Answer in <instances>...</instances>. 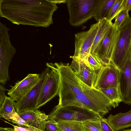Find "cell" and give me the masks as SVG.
<instances>
[{
  "label": "cell",
  "mask_w": 131,
  "mask_h": 131,
  "mask_svg": "<svg viewBox=\"0 0 131 131\" xmlns=\"http://www.w3.org/2000/svg\"><path fill=\"white\" fill-rule=\"evenodd\" d=\"M101 90L105 94L112 103L113 108L118 106L122 102L119 86L116 87L101 88Z\"/></svg>",
  "instance_id": "19"
},
{
  "label": "cell",
  "mask_w": 131,
  "mask_h": 131,
  "mask_svg": "<svg viewBox=\"0 0 131 131\" xmlns=\"http://www.w3.org/2000/svg\"><path fill=\"white\" fill-rule=\"evenodd\" d=\"M118 29L119 37L111 64L120 70L125 63L131 51V17L127 19Z\"/></svg>",
  "instance_id": "5"
},
{
  "label": "cell",
  "mask_w": 131,
  "mask_h": 131,
  "mask_svg": "<svg viewBox=\"0 0 131 131\" xmlns=\"http://www.w3.org/2000/svg\"><path fill=\"white\" fill-rule=\"evenodd\" d=\"M47 66L56 69L59 75L58 106L84 108L103 117L113 108L111 101L101 90L90 86L77 77L69 63H48Z\"/></svg>",
  "instance_id": "1"
},
{
  "label": "cell",
  "mask_w": 131,
  "mask_h": 131,
  "mask_svg": "<svg viewBox=\"0 0 131 131\" xmlns=\"http://www.w3.org/2000/svg\"><path fill=\"white\" fill-rule=\"evenodd\" d=\"M130 10L131 11V8H130V10Z\"/></svg>",
  "instance_id": "34"
},
{
  "label": "cell",
  "mask_w": 131,
  "mask_h": 131,
  "mask_svg": "<svg viewBox=\"0 0 131 131\" xmlns=\"http://www.w3.org/2000/svg\"><path fill=\"white\" fill-rule=\"evenodd\" d=\"M11 98L7 96L1 108L0 117L8 121L16 113L15 108V102Z\"/></svg>",
  "instance_id": "17"
},
{
  "label": "cell",
  "mask_w": 131,
  "mask_h": 131,
  "mask_svg": "<svg viewBox=\"0 0 131 131\" xmlns=\"http://www.w3.org/2000/svg\"><path fill=\"white\" fill-rule=\"evenodd\" d=\"M47 73L41 90L36 107L38 109L58 94L60 81L58 71L53 68Z\"/></svg>",
  "instance_id": "9"
},
{
  "label": "cell",
  "mask_w": 131,
  "mask_h": 131,
  "mask_svg": "<svg viewBox=\"0 0 131 131\" xmlns=\"http://www.w3.org/2000/svg\"><path fill=\"white\" fill-rule=\"evenodd\" d=\"M45 126L46 128L49 131H60L57 123L51 121H46Z\"/></svg>",
  "instance_id": "27"
},
{
  "label": "cell",
  "mask_w": 131,
  "mask_h": 131,
  "mask_svg": "<svg viewBox=\"0 0 131 131\" xmlns=\"http://www.w3.org/2000/svg\"><path fill=\"white\" fill-rule=\"evenodd\" d=\"M101 0H67L70 25L79 26L94 17Z\"/></svg>",
  "instance_id": "3"
},
{
  "label": "cell",
  "mask_w": 131,
  "mask_h": 131,
  "mask_svg": "<svg viewBox=\"0 0 131 131\" xmlns=\"http://www.w3.org/2000/svg\"><path fill=\"white\" fill-rule=\"evenodd\" d=\"M14 128H12L0 127V131H14Z\"/></svg>",
  "instance_id": "31"
},
{
  "label": "cell",
  "mask_w": 131,
  "mask_h": 131,
  "mask_svg": "<svg viewBox=\"0 0 131 131\" xmlns=\"http://www.w3.org/2000/svg\"><path fill=\"white\" fill-rule=\"evenodd\" d=\"M28 125L45 131V123L48 115L38 109L28 110L18 114Z\"/></svg>",
  "instance_id": "14"
},
{
  "label": "cell",
  "mask_w": 131,
  "mask_h": 131,
  "mask_svg": "<svg viewBox=\"0 0 131 131\" xmlns=\"http://www.w3.org/2000/svg\"><path fill=\"white\" fill-rule=\"evenodd\" d=\"M71 57L72 60L70 65L76 75L86 84L94 88L96 78V71L89 67L84 61L73 56Z\"/></svg>",
  "instance_id": "13"
},
{
  "label": "cell",
  "mask_w": 131,
  "mask_h": 131,
  "mask_svg": "<svg viewBox=\"0 0 131 131\" xmlns=\"http://www.w3.org/2000/svg\"><path fill=\"white\" fill-rule=\"evenodd\" d=\"M6 89L3 85H0V108H1L7 96L5 94Z\"/></svg>",
  "instance_id": "28"
},
{
  "label": "cell",
  "mask_w": 131,
  "mask_h": 131,
  "mask_svg": "<svg viewBox=\"0 0 131 131\" xmlns=\"http://www.w3.org/2000/svg\"><path fill=\"white\" fill-rule=\"evenodd\" d=\"M84 61L89 67L95 71L99 70L103 66L93 54L90 53Z\"/></svg>",
  "instance_id": "23"
},
{
  "label": "cell",
  "mask_w": 131,
  "mask_h": 131,
  "mask_svg": "<svg viewBox=\"0 0 131 131\" xmlns=\"http://www.w3.org/2000/svg\"><path fill=\"white\" fill-rule=\"evenodd\" d=\"M119 31L113 24L92 54L103 65L111 64L112 56L116 48Z\"/></svg>",
  "instance_id": "6"
},
{
  "label": "cell",
  "mask_w": 131,
  "mask_h": 131,
  "mask_svg": "<svg viewBox=\"0 0 131 131\" xmlns=\"http://www.w3.org/2000/svg\"><path fill=\"white\" fill-rule=\"evenodd\" d=\"M5 122L13 126L14 129V131H34V130L30 128L20 127L12 125L6 121H5Z\"/></svg>",
  "instance_id": "29"
},
{
  "label": "cell",
  "mask_w": 131,
  "mask_h": 131,
  "mask_svg": "<svg viewBox=\"0 0 131 131\" xmlns=\"http://www.w3.org/2000/svg\"><path fill=\"white\" fill-rule=\"evenodd\" d=\"M99 29V22L92 24L87 31L75 35V51L73 57L84 61L90 53Z\"/></svg>",
  "instance_id": "7"
},
{
  "label": "cell",
  "mask_w": 131,
  "mask_h": 131,
  "mask_svg": "<svg viewBox=\"0 0 131 131\" xmlns=\"http://www.w3.org/2000/svg\"><path fill=\"white\" fill-rule=\"evenodd\" d=\"M47 67L40 74L39 79L33 87L21 99L15 103V108L18 114L28 110H35L46 76L50 70Z\"/></svg>",
  "instance_id": "8"
},
{
  "label": "cell",
  "mask_w": 131,
  "mask_h": 131,
  "mask_svg": "<svg viewBox=\"0 0 131 131\" xmlns=\"http://www.w3.org/2000/svg\"><path fill=\"white\" fill-rule=\"evenodd\" d=\"M99 22V29L91 49L90 53L92 54L107 33L113 23L106 18Z\"/></svg>",
  "instance_id": "16"
},
{
  "label": "cell",
  "mask_w": 131,
  "mask_h": 131,
  "mask_svg": "<svg viewBox=\"0 0 131 131\" xmlns=\"http://www.w3.org/2000/svg\"><path fill=\"white\" fill-rule=\"evenodd\" d=\"M124 1V0H115L106 18L107 19L112 21L118 14L123 11L122 4Z\"/></svg>",
  "instance_id": "21"
},
{
  "label": "cell",
  "mask_w": 131,
  "mask_h": 131,
  "mask_svg": "<svg viewBox=\"0 0 131 131\" xmlns=\"http://www.w3.org/2000/svg\"><path fill=\"white\" fill-rule=\"evenodd\" d=\"M111 126L116 131L131 126V110L128 112H120L113 115L110 114L107 118Z\"/></svg>",
  "instance_id": "15"
},
{
  "label": "cell",
  "mask_w": 131,
  "mask_h": 131,
  "mask_svg": "<svg viewBox=\"0 0 131 131\" xmlns=\"http://www.w3.org/2000/svg\"><path fill=\"white\" fill-rule=\"evenodd\" d=\"M123 5L124 10L129 11L131 8V0H124Z\"/></svg>",
  "instance_id": "30"
},
{
  "label": "cell",
  "mask_w": 131,
  "mask_h": 131,
  "mask_svg": "<svg viewBox=\"0 0 131 131\" xmlns=\"http://www.w3.org/2000/svg\"><path fill=\"white\" fill-rule=\"evenodd\" d=\"M39 74H29L23 80L16 82L9 90L7 94L15 101L23 97L36 84L40 77Z\"/></svg>",
  "instance_id": "12"
},
{
  "label": "cell",
  "mask_w": 131,
  "mask_h": 131,
  "mask_svg": "<svg viewBox=\"0 0 131 131\" xmlns=\"http://www.w3.org/2000/svg\"><path fill=\"white\" fill-rule=\"evenodd\" d=\"M0 16L13 23L47 27L58 8L52 0H0Z\"/></svg>",
  "instance_id": "2"
},
{
  "label": "cell",
  "mask_w": 131,
  "mask_h": 131,
  "mask_svg": "<svg viewBox=\"0 0 131 131\" xmlns=\"http://www.w3.org/2000/svg\"><path fill=\"white\" fill-rule=\"evenodd\" d=\"M100 119L88 120L82 122L84 131H102Z\"/></svg>",
  "instance_id": "22"
},
{
  "label": "cell",
  "mask_w": 131,
  "mask_h": 131,
  "mask_svg": "<svg viewBox=\"0 0 131 131\" xmlns=\"http://www.w3.org/2000/svg\"><path fill=\"white\" fill-rule=\"evenodd\" d=\"M120 70L119 87L122 102L131 105V51L125 63Z\"/></svg>",
  "instance_id": "11"
},
{
  "label": "cell",
  "mask_w": 131,
  "mask_h": 131,
  "mask_svg": "<svg viewBox=\"0 0 131 131\" xmlns=\"http://www.w3.org/2000/svg\"><path fill=\"white\" fill-rule=\"evenodd\" d=\"M52 1L55 3L60 4L66 3L67 0H52Z\"/></svg>",
  "instance_id": "32"
},
{
  "label": "cell",
  "mask_w": 131,
  "mask_h": 131,
  "mask_svg": "<svg viewBox=\"0 0 131 131\" xmlns=\"http://www.w3.org/2000/svg\"><path fill=\"white\" fill-rule=\"evenodd\" d=\"M100 121L102 131H116L108 123L107 119L102 117Z\"/></svg>",
  "instance_id": "26"
},
{
  "label": "cell",
  "mask_w": 131,
  "mask_h": 131,
  "mask_svg": "<svg viewBox=\"0 0 131 131\" xmlns=\"http://www.w3.org/2000/svg\"><path fill=\"white\" fill-rule=\"evenodd\" d=\"M120 131H131V129H124Z\"/></svg>",
  "instance_id": "33"
},
{
  "label": "cell",
  "mask_w": 131,
  "mask_h": 131,
  "mask_svg": "<svg viewBox=\"0 0 131 131\" xmlns=\"http://www.w3.org/2000/svg\"><path fill=\"white\" fill-rule=\"evenodd\" d=\"M129 10H125L118 14L115 18L113 25L118 29L127 19L130 17L128 13Z\"/></svg>",
  "instance_id": "25"
},
{
  "label": "cell",
  "mask_w": 131,
  "mask_h": 131,
  "mask_svg": "<svg viewBox=\"0 0 131 131\" xmlns=\"http://www.w3.org/2000/svg\"><path fill=\"white\" fill-rule=\"evenodd\" d=\"M9 121L12 122L13 124H17L19 127L30 128L34 130V131H45L29 125L21 118L17 113L11 118V119Z\"/></svg>",
  "instance_id": "24"
},
{
  "label": "cell",
  "mask_w": 131,
  "mask_h": 131,
  "mask_svg": "<svg viewBox=\"0 0 131 131\" xmlns=\"http://www.w3.org/2000/svg\"><path fill=\"white\" fill-rule=\"evenodd\" d=\"M47 121L58 123L76 121L83 122L88 120L100 119L103 117L92 111L73 106L57 105L48 115Z\"/></svg>",
  "instance_id": "4"
},
{
  "label": "cell",
  "mask_w": 131,
  "mask_h": 131,
  "mask_svg": "<svg viewBox=\"0 0 131 131\" xmlns=\"http://www.w3.org/2000/svg\"><path fill=\"white\" fill-rule=\"evenodd\" d=\"M120 71L115 65L110 64L103 65L97 72L93 87L97 89L119 86Z\"/></svg>",
  "instance_id": "10"
},
{
  "label": "cell",
  "mask_w": 131,
  "mask_h": 131,
  "mask_svg": "<svg viewBox=\"0 0 131 131\" xmlns=\"http://www.w3.org/2000/svg\"><path fill=\"white\" fill-rule=\"evenodd\" d=\"M115 1L101 0L98 8L94 16L97 22L106 18Z\"/></svg>",
  "instance_id": "18"
},
{
  "label": "cell",
  "mask_w": 131,
  "mask_h": 131,
  "mask_svg": "<svg viewBox=\"0 0 131 131\" xmlns=\"http://www.w3.org/2000/svg\"><path fill=\"white\" fill-rule=\"evenodd\" d=\"M57 124L60 131H84L82 122L68 121Z\"/></svg>",
  "instance_id": "20"
}]
</instances>
